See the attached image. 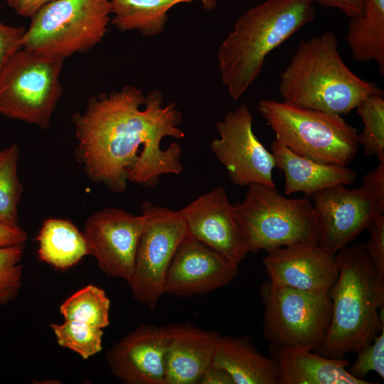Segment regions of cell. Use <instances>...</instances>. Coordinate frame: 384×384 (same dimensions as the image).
Here are the masks:
<instances>
[{
	"mask_svg": "<svg viewBox=\"0 0 384 384\" xmlns=\"http://www.w3.org/2000/svg\"><path fill=\"white\" fill-rule=\"evenodd\" d=\"M183 116L176 103L164 105L159 90L145 96L126 85L119 91L87 100L82 113L72 119L78 144L76 159L87 176L114 193L125 191L128 183L153 188L164 174L183 169L182 149L176 142L162 149L165 137L181 139Z\"/></svg>",
	"mask_w": 384,
	"mask_h": 384,
	"instance_id": "6da1fadb",
	"label": "cell"
},
{
	"mask_svg": "<svg viewBox=\"0 0 384 384\" xmlns=\"http://www.w3.org/2000/svg\"><path fill=\"white\" fill-rule=\"evenodd\" d=\"M334 257L338 275L329 292L330 326L315 350L325 357L343 358L370 344L384 328V279L363 242L341 249Z\"/></svg>",
	"mask_w": 384,
	"mask_h": 384,
	"instance_id": "7a4b0ae2",
	"label": "cell"
},
{
	"mask_svg": "<svg viewBox=\"0 0 384 384\" xmlns=\"http://www.w3.org/2000/svg\"><path fill=\"white\" fill-rule=\"evenodd\" d=\"M338 46L337 36L329 31L302 41L279 75L282 101L342 115L368 97L383 94L375 83L361 78L348 68Z\"/></svg>",
	"mask_w": 384,
	"mask_h": 384,
	"instance_id": "3957f363",
	"label": "cell"
},
{
	"mask_svg": "<svg viewBox=\"0 0 384 384\" xmlns=\"http://www.w3.org/2000/svg\"><path fill=\"white\" fill-rule=\"evenodd\" d=\"M313 4L311 0H266L238 18L218 50L221 80L234 101L258 78L267 55L314 20Z\"/></svg>",
	"mask_w": 384,
	"mask_h": 384,
	"instance_id": "277c9868",
	"label": "cell"
},
{
	"mask_svg": "<svg viewBox=\"0 0 384 384\" xmlns=\"http://www.w3.org/2000/svg\"><path fill=\"white\" fill-rule=\"evenodd\" d=\"M233 206L248 252L319 243L316 217L306 198H287L275 187L252 183Z\"/></svg>",
	"mask_w": 384,
	"mask_h": 384,
	"instance_id": "5b68a950",
	"label": "cell"
},
{
	"mask_svg": "<svg viewBox=\"0 0 384 384\" xmlns=\"http://www.w3.org/2000/svg\"><path fill=\"white\" fill-rule=\"evenodd\" d=\"M257 110L275 139L300 156L347 166L357 154L358 132L341 115L270 99L260 100Z\"/></svg>",
	"mask_w": 384,
	"mask_h": 384,
	"instance_id": "8992f818",
	"label": "cell"
},
{
	"mask_svg": "<svg viewBox=\"0 0 384 384\" xmlns=\"http://www.w3.org/2000/svg\"><path fill=\"white\" fill-rule=\"evenodd\" d=\"M110 0H53L31 17L23 48L65 59L100 43L111 22Z\"/></svg>",
	"mask_w": 384,
	"mask_h": 384,
	"instance_id": "52a82bcc",
	"label": "cell"
},
{
	"mask_svg": "<svg viewBox=\"0 0 384 384\" xmlns=\"http://www.w3.org/2000/svg\"><path fill=\"white\" fill-rule=\"evenodd\" d=\"M265 306L263 336L270 346L317 348L331 322L329 294H318L276 284L270 279L259 289Z\"/></svg>",
	"mask_w": 384,
	"mask_h": 384,
	"instance_id": "ba28073f",
	"label": "cell"
},
{
	"mask_svg": "<svg viewBox=\"0 0 384 384\" xmlns=\"http://www.w3.org/2000/svg\"><path fill=\"white\" fill-rule=\"evenodd\" d=\"M64 61L18 50L0 74V114L48 129L63 93Z\"/></svg>",
	"mask_w": 384,
	"mask_h": 384,
	"instance_id": "9c48e42d",
	"label": "cell"
},
{
	"mask_svg": "<svg viewBox=\"0 0 384 384\" xmlns=\"http://www.w3.org/2000/svg\"><path fill=\"white\" fill-rule=\"evenodd\" d=\"M141 208L144 223L127 284L136 301L154 309L164 294L167 270L188 230L179 210L156 206L149 201H144Z\"/></svg>",
	"mask_w": 384,
	"mask_h": 384,
	"instance_id": "30bf717a",
	"label": "cell"
},
{
	"mask_svg": "<svg viewBox=\"0 0 384 384\" xmlns=\"http://www.w3.org/2000/svg\"><path fill=\"white\" fill-rule=\"evenodd\" d=\"M252 121V114L245 104L228 112L215 124L219 137L212 140L211 150L235 185L258 183L275 187L274 156L254 133Z\"/></svg>",
	"mask_w": 384,
	"mask_h": 384,
	"instance_id": "8fae6325",
	"label": "cell"
},
{
	"mask_svg": "<svg viewBox=\"0 0 384 384\" xmlns=\"http://www.w3.org/2000/svg\"><path fill=\"white\" fill-rule=\"evenodd\" d=\"M311 197L318 223V245L333 255L384 212V206L362 187L349 189L346 185H335Z\"/></svg>",
	"mask_w": 384,
	"mask_h": 384,
	"instance_id": "7c38bea8",
	"label": "cell"
},
{
	"mask_svg": "<svg viewBox=\"0 0 384 384\" xmlns=\"http://www.w3.org/2000/svg\"><path fill=\"white\" fill-rule=\"evenodd\" d=\"M144 223L142 213L137 215L121 208L109 207L95 212L82 231L87 255L95 258L105 274L127 282Z\"/></svg>",
	"mask_w": 384,
	"mask_h": 384,
	"instance_id": "4fadbf2b",
	"label": "cell"
},
{
	"mask_svg": "<svg viewBox=\"0 0 384 384\" xmlns=\"http://www.w3.org/2000/svg\"><path fill=\"white\" fill-rule=\"evenodd\" d=\"M188 234L237 265L248 253L233 205L222 186L199 196L179 210Z\"/></svg>",
	"mask_w": 384,
	"mask_h": 384,
	"instance_id": "5bb4252c",
	"label": "cell"
},
{
	"mask_svg": "<svg viewBox=\"0 0 384 384\" xmlns=\"http://www.w3.org/2000/svg\"><path fill=\"white\" fill-rule=\"evenodd\" d=\"M238 265L188 234L167 270L164 292L178 297L206 294L228 284Z\"/></svg>",
	"mask_w": 384,
	"mask_h": 384,
	"instance_id": "9a60e30c",
	"label": "cell"
},
{
	"mask_svg": "<svg viewBox=\"0 0 384 384\" xmlns=\"http://www.w3.org/2000/svg\"><path fill=\"white\" fill-rule=\"evenodd\" d=\"M166 341V326L141 324L108 350L111 373L128 384H165Z\"/></svg>",
	"mask_w": 384,
	"mask_h": 384,
	"instance_id": "2e32d148",
	"label": "cell"
},
{
	"mask_svg": "<svg viewBox=\"0 0 384 384\" xmlns=\"http://www.w3.org/2000/svg\"><path fill=\"white\" fill-rule=\"evenodd\" d=\"M262 260L269 279L276 284L329 294L338 271L334 255L318 244H298L267 252Z\"/></svg>",
	"mask_w": 384,
	"mask_h": 384,
	"instance_id": "e0dca14e",
	"label": "cell"
},
{
	"mask_svg": "<svg viewBox=\"0 0 384 384\" xmlns=\"http://www.w3.org/2000/svg\"><path fill=\"white\" fill-rule=\"evenodd\" d=\"M165 384H194L211 364L218 333L192 324L166 326Z\"/></svg>",
	"mask_w": 384,
	"mask_h": 384,
	"instance_id": "ac0fdd59",
	"label": "cell"
},
{
	"mask_svg": "<svg viewBox=\"0 0 384 384\" xmlns=\"http://www.w3.org/2000/svg\"><path fill=\"white\" fill-rule=\"evenodd\" d=\"M278 370V384H371L351 375L347 359L331 358L311 350L270 346Z\"/></svg>",
	"mask_w": 384,
	"mask_h": 384,
	"instance_id": "d6986e66",
	"label": "cell"
},
{
	"mask_svg": "<svg viewBox=\"0 0 384 384\" xmlns=\"http://www.w3.org/2000/svg\"><path fill=\"white\" fill-rule=\"evenodd\" d=\"M275 166L284 175V193L302 192L305 196L335 185L352 183L356 173L347 166L325 164L300 156L274 139L271 144Z\"/></svg>",
	"mask_w": 384,
	"mask_h": 384,
	"instance_id": "ffe728a7",
	"label": "cell"
},
{
	"mask_svg": "<svg viewBox=\"0 0 384 384\" xmlns=\"http://www.w3.org/2000/svg\"><path fill=\"white\" fill-rule=\"evenodd\" d=\"M212 363L222 368L234 384H278V370L247 336H219Z\"/></svg>",
	"mask_w": 384,
	"mask_h": 384,
	"instance_id": "44dd1931",
	"label": "cell"
},
{
	"mask_svg": "<svg viewBox=\"0 0 384 384\" xmlns=\"http://www.w3.org/2000/svg\"><path fill=\"white\" fill-rule=\"evenodd\" d=\"M200 1L203 8H215L217 0H110L111 23L121 32L136 30L146 36L161 33L168 11L181 3Z\"/></svg>",
	"mask_w": 384,
	"mask_h": 384,
	"instance_id": "7402d4cb",
	"label": "cell"
},
{
	"mask_svg": "<svg viewBox=\"0 0 384 384\" xmlns=\"http://www.w3.org/2000/svg\"><path fill=\"white\" fill-rule=\"evenodd\" d=\"M36 239L39 259L59 270L73 267L87 255L82 233L67 219L47 218Z\"/></svg>",
	"mask_w": 384,
	"mask_h": 384,
	"instance_id": "603a6c76",
	"label": "cell"
},
{
	"mask_svg": "<svg viewBox=\"0 0 384 384\" xmlns=\"http://www.w3.org/2000/svg\"><path fill=\"white\" fill-rule=\"evenodd\" d=\"M347 44L353 58L374 61L384 75V0H365L361 13L350 18Z\"/></svg>",
	"mask_w": 384,
	"mask_h": 384,
	"instance_id": "cb8c5ba5",
	"label": "cell"
},
{
	"mask_svg": "<svg viewBox=\"0 0 384 384\" xmlns=\"http://www.w3.org/2000/svg\"><path fill=\"white\" fill-rule=\"evenodd\" d=\"M110 300L104 289L88 284L69 296L60 305L65 319H73L104 329L110 324Z\"/></svg>",
	"mask_w": 384,
	"mask_h": 384,
	"instance_id": "d4e9b609",
	"label": "cell"
},
{
	"mask_svg": "<svg viewBox=\"0 0 384 384\" xmlns=\"http://www.w3.org/2000/svg\"><path fill=\"white\" fill-rule=\"evenodd\" d=\"M19 148L16 144L0 153V223L18 225V205L23 187L18 175Z\"/></svg>",
	"mask_w": 384,
	"mask_h": 384,
	"instance_id": "484cf974",
	"label": "cell"
},
{
	"mask_svg": "<svg viewBox=\"0 0 384 384\" xmlns=\"http://www.w3.org/2000/svg\"><path fill=\"white\" fill-rule=\"evenodd\" d=\"M363 127L358 134V142L366 156H375L384 161V98L383 94L366 98L356 108Z\"/></svg>",
	"mask_w": 384,
	"mask_h": 384,
	"instance_id": "4316f807",
	"label": "cell"
},
{
	"mask_svg": "<svg viewBox=\"0 0 384 384\" xmlns=\"http://www.w3.org/2000/svg\"><path fill=\"white\" fill-rule=\"evenodd\" d=\"M58 344L86 360L102 350V329L73 320L65 319L61 324H50Z\"/></svg>",
	"mask_w": 384,
	"mask_h": 384,
	"instance_id": "83f0119b",
	"label": "cell"
},
{
	"mask_svg": "<svg viewBox=\"0 0 384 384\" xmlns=\"http://www.w3.org/2000/svg\"><path fill=\"white\" fill-rule=\"evenodd\" d=\"M25 245L0 247V304L18 296L22 286L21 260Z\"/></svg>",
	"mask_w": 384,
	"mask_h": 384,
	"instance_id": "f1b7e54d",
	"label": "cell"
},
{
	"mask_svg": "<svg viewBox=\"0 0 384 384\" xmlns=\"http://www.w3.org/2000/svg\"><path fill=\"white\" fill-rule=\"evenodd\" d=\"M357 358L347 370L353 377L365 380L369 372L384 378V328L374 340L358 353Z\"/></svg>",
	"mask_w": 384,
	"mask_h": 384,
	"instance_id": "f546056e",
	"label": "cell"
},
{
	"mask_svg": "<svg viewBox=\"0 0 384 384\" xmlns=\"http://www.w3.org/2000/svg\"><path fill=\"white\" fill-rule=\"evenodd\" d=\"M368 240L364 243L366 252L378 275L384 279V215H378L366 228Z\"/></svg>",
	"mask_w": 384,
	"mask_h": 384,
	"instance_id": "4dcf8cb0",
	"label": "cell"
},
{
	"mask_svg": "<svg viewBox=\"0 0 384 384\" xmlns=\"http://www.w3.org/2000/svg\"><path fill=\"white\" fill-rule=\"evenodd\" d=\"M26 28L0 22V74L13 58L23 48V40Z\"/></svg>",
	"mask_w": 384,
	"mask_h": 384,
	"instance_id": "1f68e13d",
	"label": "cell"
},
{
	"mask_svg": "<svg viewBox=\"0 0 384 384\" xmlns=\"http://www.w3.org/2000/svg\"><path fill=\"white\" fill-rule=\"evenodd\" d=\"M361 187L384 206V161L366 174Z\"/></svg>",
	"mask_w": 384,
	"mask_h": 384,
	"instance_id": "d6a6232c",
	"label": "cell"
},
{
	"mask_svg": "<svg viewBox=\"0 0 384 384\" xmlns=\"http://www.w3.org/2000/svg\"><path fill=\"white\" fill-rule=\"evenodd\" d=\"M321 6L335 9L341 11L347 17L352 18L359 15L363 7L365 0H311Z\"/></svg>",
	"mask_w": 384,
	"mask_h": 384,
	"instance_id": "836d02e7",
	"label": "cell"
},
{
	"mask_svg": "<svg viewBox=\"0 0 384 384\" xmlns=\"http://www.w3.org/2000/svg\"><path fill=\"white\" fill-rule=\"evenodd\" d=\"M27 238L26 232L19 225L0 223V247L25 245Z\"/></svg>",
	"mask_w": 384,
	"mask_h": 384,
	"instance_id": "e575fe53",
	"label": "cell"
},
{
	"mask_svg": "<svg viewBox=\"0 0 384 384\" xmlns=\"http://www.w3.org/2000/svg\"><path fill=\"white\" fill-rule=\"evenodd\" d=\"M52 1L53 0H5L7 5L16 14L28 18Z\"/></svg>",
	"mask_w": 384,
	"mask_h": 384,
	"instance_id": "d590c367",
	"label": "cell"
},
{
	"mask_svg": "<svg viewBox=\"0 0 384 384\" xmlns=\"http://www.w3.org/2000/svg\"><path fill=\"white\" fill-rule=\"evenodd\" d=\"M199 383L234 384V382L227 371L211 363L203 374Z\"/></svg>",
	"mask_w": 384,
	"mask_h": 384,
	"instance_id": "8d00e7d4",
	"label": "cell"
},
{
	"mask_svg": "<svg viewBox=\"0 0 384 384\" xmlns=\"http://www.w3.org/2000/svg\"><path fill=\"white\" fill-rule=\"evenodd\" d=\"M0 153H1V151H0Z\"/></svg>",
	"mask_w": 384,
	"mask_h": 384,
	"instance_id": "74e56055",
	"label": "cell"
}]
</instances>
